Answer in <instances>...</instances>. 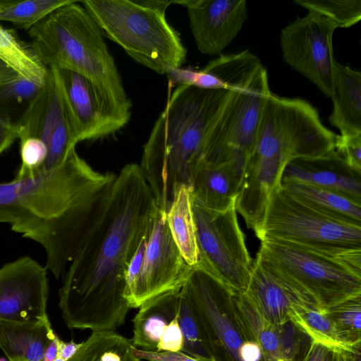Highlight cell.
I'll return each instance as SVG.
<instances>
[{"instance_id": "2e32d148", "label": "cell", "mask_w": 361, "mask_h": 361, "mask_svg": "<svg viewBox=\"0 0 361 361\" xmlns=\"http://www.w3.org/2000/svg\"><path fill=\"white\" fill-rule=\"evenodd\" d=\"M47 270L27 256L0 268V321L35 324L49 319Z\"/></svg>"}, {"instance_id": "9c48e42d", "label": "cell", "mask_w": 361, "mask_h": 361, "mask_svg": "<svg viewBox=\"0 0 361 361\" xmlns=\"http://www.w3.org/2000/svg\"><path fill=\"white\" fill-rule=\"evenodd\" d=\"M257 255L310 295L322 310L361 295V275L336 258L274 240L261 241Z\"/></svg>"}, {"instance_id": "4fadbf2b", "label": "cell", "mask_w": 361, "mask_h": 361, "mask_svg": "<svg viewBox=\"0 0 361 361\" xmlns=\"http://www.w3.org/2000/svg\"><path fill=\"white\" fill-rule=\"evenodd\" d=\"M58 71L61 94L78 143L114 134L128 123L132 103L116 100L80 74Z\"/></svg>"}, {"instance_id": "484cf974", "label": "cell", "mask_w": 361, "mask_h": 361, "mask_svg": "<svg viewBox=\"0 0 361 361\" xmlns=\"http://www.w3.org/2000/svg\"><path fill=\"white\" fill-rule=\"evenodd\" d=\"M169 228L175 243L186 263L195 267L198 262L196 228L192 209L190 191L182 185L176 192L166 212Z\"/></svg>"}, {"instance_id": "83f0119b", "label": "cell", "mask_w": 361, "mask_h": 361, "mask_svg": "<svg viewBox=\"0 0 361 361\" xmlns=\"http://www.w3.org/2000/svg\"><path fill=\"white\" fill-rule=\"evenodd\" d=\"M131 341L114 331L92 332L68 361H137Z\"/></svg>"}, {"instance_id": "d6a6232c", "label": "cell", "mask_w": 361, "mask_h": 361, "mask_svg": "<svg viewBox=\"0 0 361 361\" xmlns=\"http://www.w3.org/2000/svg\"><path fill=\"white\" fill-rule=\"evenodd\" d=\"M310 12L317 13L338 27H350L361 19L360 0H294Z\"/></svg>"}, {"instance_id": "4dcf8cb0", "label": "cell", "mask_w": 361, "mask_h": 361, "mask_svg": "<svg viewBox=\"0 0 361 361\" xmlns=\"http://www.w3.org/2000/svg\"><path fill=\"white\" fill-rule=\"evenodd\" d=\"M290 319L313 342L321 343L334 349L346 348L338 340L334 326L324 310L297 309L290 314Z\"/></svg>"}, {"instance_id": "277c9868", "label": "cell", "mask_w": 361, "mask_h": 361, "mask_svg": "<svg viewBox=\"0 0 361 361\" xmlns=\"http://www.w3.org/2000/svg\"><path fill=\"white\" fill-rule=\"evenodd\" d=\"M28 35L47 68L80 74L116 100L131 104L103 32L83 6L72 1L32 27Z\"/></svg>"}, {"instance_id": "ba28073f", "label": "cell", "mask_w": 361, "mask_h": 361, "mask_svg": "<svg viewBox=\"0 0 361 361\" xmlns=\"http://www.w3.org/2000/svg\"><path fill=\"white\" fill-rule=\"evenodd\" d=\"M337 135L324 126L317 109L307 101L271 92L262 108L253 149L287 163L318 158L335 150Z\"/></svg>"}, {"instance_id": "d4e9b609", "label": "cell", "mask_w": 361, "mask_h": 361, "mask_svg": "<svg viewBox=\"0 0 361 361\" xmlns=\"http://www.w3.org/2000/svg\"><path fill=\"white\" fill-rule=\"evenodd\" d=\"M281 187L303 203L331 218L361 226V204L345 195L301 183Z\"/></svg>"}, {"instance_id": "d590c367", "label": "cell", "mask_w": 361, "mask_h": 361, "mask_svg": "<svg viewBox=\"0 0 361 361\" xmlns=\"http://www.w3.org/2000/svg\"><path fill=\"white\" fill-rule=\"evenodd\" d=\"M335 149L349 166L361 172V134L337 135Z\"/></svg>"}, {"instance_id": "5b68a950", "label": "cell", "mask_w": 361, "mask_h": 361, "mask_svg": "<svg viewBox=\"0 0 361 361\" xmlns=\"http://www.w3.org/2000/svg\"><path fill=\"white\" fill-rule=\"evenodd\" d=\"M177 1L85 0L81 4L103 35L137 63L158 74L182 67L187 50L166 18Z\"/></svg>"}, {"instance_id": "f1b7e54d", "label": "cell", "mask_w": 361, "mask_h": 361, "mask_svg": "<svg viewBox=\"0 0 361 361\" xmlns=\"http://www.w3.org/2000/svg\"><path fill=\"white\" fill-rule=\"evenodd\" d=\"M71 0H25L0 3V21H8L25 30L44 20Z\"/></svg>"}, {"instance_id": "cb8c5ba5", "label": "cell", "mask_w": 361, "mask_h": 361, "mask_svg": "<svg viewBox=\"0 0 361 361\" xmlns=\"http://www.w3.org/2000/svg\"><path fill=\"white\" fill-rule=\"evenodd\" d=\"M56 336L49 319L35 324L0 321V348L8 361H44Z\"/></svg>"}, {"instance_id": "6da1fadb", "label": "cell", "mask_w": 361, "mask_h": 361, "mask_svg": "<svg viewBox=\"0 0 361 361\" xmlns=\"http://www.w3.org/2000/svg\"><path fill=\"white\" fill-rule=\"evenodd\" d=\"M157 209L140 166L126 165L63 276L59 307L69 329L109 331L124 323L127 268Z\"/></svg>"}, {"instance_id": "ffe728a7", "label": "cell", "mask_w": 361, "mask_h": 361, "mask_svg": "<svg viewBox=\"0 0 361 361\" xmlns=\"http://www.w3.org/2000/svg\"><path fill=\"white\" fill-rule=\"evenodd\" d=\"M301 183L330 190L361 204V172L348 165L336 149L329 154L289 161L281 186Z\"/></svg>"}, {"instance_id": "52a82bcc", "label": "cell", "mask_w": 361, "mask_h": 361, "mask_svg": "<svg viewBox=\"0 0 361 361\" xmlns=\"http://www.w3.org/2000/svg\"><path fill=\"white\" fill-rule=\"evenodd\" d=\"M183 288L213 361H264L233 292L197 266Z\"/></svg>"}, {"instance_id": "7bdbcfd3", "label": "cell", "mask_w": 361, "mask_h": 361, "mask_svg": "<svg viewBox=\"0 0 361 361\" xmlns=\"http://www.w3.org/2000/svg\"><path fill=\"white\" fill-rule=\"evenodd\" d=\"M82 345V342L80 343L73 341L64 342L60 339L58 344L57 357H61L64 361H68L75 355Z\"/></svg>"}, {"instance_id": "44dd1931", "label": "cell", "mask_w": 361, "mask_h": 361, "mask_svg": "<svg viewBox=\"0 0 361 361\" xmlns=\"http://www.w3.org/2000/svg\"><path fill=\"white\" fill-rule=\"evenodd\" d=\"M242 174L233 164L200 161L189 187L192 202L209 212H222L235 204Z\"/></svg>"}, {"instance_id": "7a4b0ae2", "label": "cell", "mask_w": 361, "mask_h": 361, "mask_svg": "<svg viewBox=\"0 0 361 361\" xmlns=\"http://www.w3.org/2000/svg\"><path fill=\"white\" fill-rule=\"evenodd\" d=\"M73 149L59 167L0 183V224L42 246L47 269L63 276L116 178Z\"/></svg>"}, {"instance_id": "7dc6e473", "label": "cell", "mask_w": 361, "mask_h": 361, "mask_svg": "<svg viewBox=\"0 0 361 361\" xmlns=\"http://www.w3.org/2000/svg\"><path fill=\"white\" fill-rule=\"evenodd\" d=\"M0 361H8V360L5 359L4 357H0Z\"/></svg>"}, {"instance_id": "74e56055", "label": "cell", "mask_w": 361, "mask_h": 361, "mask_svg": "<svg viewBox=\"0 0 361 361\" xmlns=\"http://www.w3.org/2000/svg\"><path fill=\"white\" fill-rule=\"evenodd\" d=\"M131 351L135 358L146 361H198L183 352H157L139 349L132 345Z\"/></svg>"}, {"instance_id": "8992f818", "label": "cell", "mask_w": 361, "mask_h": 361, "mask_svg": "<svg viewBox=\"0 0 361 361\" xmlns=\"http://www.w3.org/2000/svg\"><path fill=\"white\" fill-rule=\"evenodd\" d=\"M256 236L336 258L361 275V226L331 218L281 187L272 193Z\"/></svg>"}, {"instance_id": "60d3db41", "label": "cell", "mask_w": 361, "mask_h": 361, "mask_svg": "<svg viewBox=\"0 0 361 361\" xmlns=\"http://www.w3.org/2000/svg\"><path fill=\"white\" fill-rule=\"evenodd\" d=\"M334 349L318 342H312L302 361H333Z\"/></svg>"}, {"instance_id": "8fae6325", "label": "cell", "mask_w": 361, "mask_h": 361, "mask_svg": "<svg viewBox=\"0 0 361 361\" xmlns=\"http://www.w3.org/2000/svg\"><path fill=\"white\" fill-rule=\"evenodd\" d=\"M198 262L234 294L245 293L254 260L238 224L235 204L222 212H209L192 202Z\"/></svg>"}, {"instance_id": "1f68e13d", "label": "cell", "mask_w": 361, "mask_h": 361, "mask_svg": "<svg viewBox=\"0 0 361 361\" xmlns=\"http://www.w3.org/2000/svg\"><path fill=\"white\" fill-rule=\"evenodd\" d=\"M178 320L183 336L181 352L198 361H213L183 286L179 293Z\"/></svg>"}, {"instance_id": "ac0fdd59", "label": "cell", "mask_w": 361, "mask_h": 361, "mask_svg": "<svg viewBox=\"0 0 361 361\" xmlns=\"http://www.w3.org/2000/svg\"><path fill=\"white\" fill-rule=\"evenodd\" d=\"M244 294L261 316L274 324L290 320L297 309L322 310L310 295L257 255Z\"/></svg>"}, {"instance_id": "4316f807", "label": "cell", "mask_w": 361, "mask_h": 361, "mask_svg": "<svg viewBox=\"0 0 361 361\" xmlns=\"http://www.w3.org/2000/svg\"><path fill=\"white\" fill-rule=\"evenodd\" d=\"M0 59L18 75L41 87L45 85L49 68L42 63L31 44L20 40L13 30L1 24Z\"/></svg>"}, {"instance_id": "e0dca14e", "label": "cell", "mask_w": 361, "mask_h": 361, "mask_svg": "<svg viewBox=\"0 0 361 361\" xmlns=\"http://www.w3.org/2000/svg\"><path fill=\"white\" fill-rule=\"evenodd\" d=\"M187 8L190 27L198 50L220 54L241 30L247 18L245 0L177 1Z\"/></svg>"}, {"instance_id": "ee69618b", "label": "cell", "mask_w": 361, "mask_h": 361, "mask_svg": "<svg viewBox=\"0 0 361 361\" xmlns=\"http://www.w3.org/2000/svg\"><path fill=\"white\" fill-rule=\"evenodd\" d=\"M18 75L0 59V87L17 78Z\"/></svg>"}, {"instance_id": "f35d334b", "label": "cell", "mask_w": 361, "mask_h": 361, "mask_svg": "<svg viewBox=\"0 0 361 361\" xmlns=\"http://www.w3.org/2000/svg\"><path fill=\"white\" fill-rule=\"evenodd\" d=\"M151 232L152 231L144 237L128 264L126 274V289L124 296L133 285L140 271L145 252L147 242L150 236Z\"/></svg>"}, {"instance_id": "8d00e7d4", "label": "cell", "mask_w": 361, "mask_h": 361, "mask_svg": "<svg viewBox=\"0 0 361 361\" xmlns=\"http://www.w3.org/2000/svg\"><path fill=\"white\" fill-rule=\"evenodd\" d=\"M183 346V336L178 323V314L168 325L161 337L157 352H180Z\"/></svg>"}, {"instance_id": "d6986e66", "label": "cell", "mask_w": 361, "mask_h": 361, "mask_svg": "<svg viewBox=\"0 0 361 361\" xmlns=\"http://www.w3.org/2000/svg\"><path fill=\"white\" fill-rule=\"evenodd\" d=\"M239 312L259 345L264 361H302L312 340L290 319L272 324L257 311L244 293L234 294Z\"/></svg>"}, {"instance_id": "f546056e", "label": "cell", "mask_w": 361, "mask_h": 361, "mask_svg": "<svg viewBox=\"0 0 361 361\" xmlns=\"http://www.w3.org/2000/svg\"><path fill=\"white\" fill-rule=\"evenodd\" d=\"M324 311L344 347L361 343V295L347 299Z\"/></svg>"}, {"instance_id": "b9f144b4", "label": "cell", "mask_w": 361, "mask_h": 361, "mask_svg": "<svg viewBox=\"0 0 361 361\" xmlns=\"http://www.w3.org/2000/svg\"><path fill=\"white\" fill-rule=\"evenodd\" d=\"M361 343L346 348H335L333 361H361Z\"/></svg>"}, {"instance_id": "30bf717a", "label": "cell", "mask_w": 361, "mask_h": 361, "mask_svg": "<svg viewBox=\"0 0 361 361\" xmlns=\"http://www.w3.org/2000/svg\"><path fill=\"white\" fill-rule=\"evenodd\" d=\"M270 92L267 71L263 66L247 81L230 89L207 143L206 154L211 161L232 163L243 176Z\"/></svg>"}, {"instance_id": "5bb4252c", "label": "cell", "mask_w": 361, "mask_h": 361, "mask_svg": "<svg viewBox=\"0 0 361 361\" xmlns=\"http://www.w3.org/2000/svg\"><path fill=\"white\" fill-rule=\"evenodd\" d=\"M49 69L45 85L16 123L19 140L35 137L45 144L48 154L39 171L61 166L78 143L61 94L59 71Z\"/></svg>"}, {"instance_id": "f6af8a7d", "label": "cell", "mask_w": 361, "mask_h": 361, "mask_svg": "<svg viewBox=\"0 0 361 361\" xmlns=\"http://www.w3.org/2000/svg\"><path fill=\"white\" fill-rule=\"evenodd\" d=\"M60 338L56 336L48 345L44 355V361H54L57 357L58 344Z\"/></svg>"}, {"instance_id": "3957f363", "label": "cell", "mask_w": 361, "mask_h": 361, "mask_svg": "<svg viewBox=\"0 0 361 361\" xmlns=\"http://www.w3.org/2000/svg\"><path fill=\"white\" fill-rule=\"evenodd\" d=\"M164 109L143 147L140 165L158 208L167 212L178 190L190 185L230 89L168 85Z\"/></svg>"}, {"instance_id": "ab89813d", "label": "cell", "mask_w": 361, "mask_h": 361, "mask_svg": "<svg viewBox=\"0 0 361 361\" xmlns=\"http://www.w3.org/2000/svg\"><path fill=\"white\" fill-rule=\"evenodd\" d=\"M18 138L17 127L8 118L0 117V154Z\"/></svg>"}, {"instance_id": "e575fe53", "label": "cell", "mask_w": 361, "mask_h": 361, "mask_svg": "<svg viewBox=\"0 0 361 361\" xmlns=\"http://www.w3.org/2000/svg\"><path fill=\"white\" fill-rule=\"evenodd\" d=\"M42 87L20 75L0 87V99L17 102H30Z\"/></svg>"}, {"instance_id": "c3c4849f", "label": "cell", "mask_w": 361, "mask_h": 361, "mask_svg": "<svg viewBox=\"0 0 361 361\" xmlns=\"http://www.w3.org/2000/svg\"><path fill=\"white\" fill-rule=\"evenodd\" d=\"M137 361H142V360H137Z\"/></svg>"}, {"instance_id": "bcb514c9", "label": "cell", "mask_w": 361, "mask_h": 361, "mask_svg": "<svg viewBox=\"0 0 361 361\" xmlns=\"http://www.w3.org/2000/svg\"><path fill=\"white\" fill-rule=\"evenodd\" d=\"M54 361H64L61 357H56V358Z\"/></svg>"}, {"instance_id": "9a60e30c", "label": "cell", "mask_w": 361, "mask_h": 361, "mask_svg": "<svg viewBox=\"0 0 361 361\" xmlns=\"http://www.w3.org/2000/svg\"><path fill=\"white\" fill-rule=\"evenodd\" d=\"M192 268L173 240L166 213L157 207L140 271L124 296L130 308H138L154 297L181 288Z\"/></svg>"}, {"instance_id": "7c38bea8", "label": "cell", "mask_w": 361, "mask_h": 361, "mask_svg": "<svg viewBox=\"0 0 361 361\" xmlns=\"http://www.w3.org/2000/svg\"><path fill=\"white\" fill-rule=\"evenodd\" d=\"M336 24L326 17L308 11L281 30L280 46L283 61L307 78L325 96L333 93L336 63L333 35Z\"/></svg>"}, {"instance_id": "836d02e7", "label": "cell", "mask_w": 361, "mask_h": 361, "mask_svg": "<svg viewBox=\"0 0 361 361\" xmlns=\"http://www.w3.org/2000/svg\"><path fill=\"white\" fill-rule=\"evenodd\" d=\"M21 165L16 178L31 176L38 173L47 157L45 144L39 138L27 137L20 140Z\"/></svg>"}, {"instance_id": "603a6c76", "label": "cell", "mask_w": 361, "mask_h": 361, "mask_svg": "<svg viewBox=\"0 0 361 361\" xmlns=\"http://www.w3.org/2000/svg\"><path fill=\"white\" fill-rule=\"evenodd\" d=\"M180 289L163 293L143 303L133 323V346L157 351L159 340L178 314Z\"/></svg>"}, {"instance_id": "7402d4cb", "label": "cell", "mask_w": 361, "mask_h": 361, "mask_svg": "<svg viewBox=\"0 0 361 361\" xmlns=\"http://www.w3.org/2000/svg\"><path fill=\"white\" fill-rule=\"evenodd\" d=\"M331 98V124L343 136L361 134V73L336 62Z\"/></svg>"}]
</instances>
